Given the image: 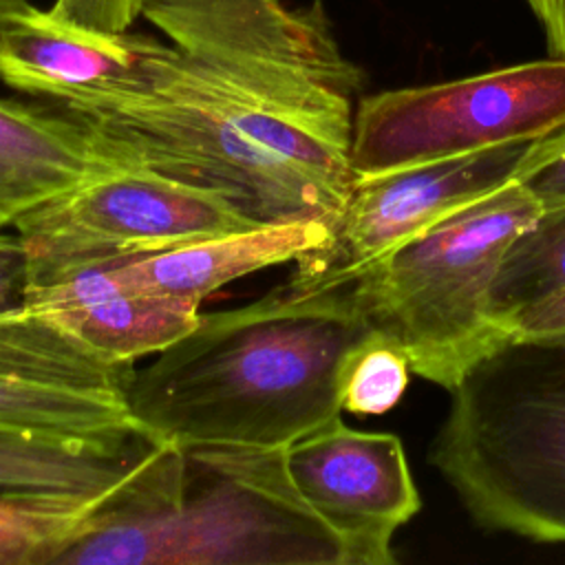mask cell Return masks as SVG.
<instances>
[{
  "mask_svg": "<svg viewBox=\"0 0 565 565\" xmlns=\"http://www.w3.org/2000/svg\"><path fill=\"white\" fill-rule=\"evenodd\" d=\"M373 333L347 280L296 269L249 305L201 313L135 369L126 404L161 441L289 446L340 417L347 360Z\"/></svg>",
  "mask_w": 565,
  "mask_h": 565,
  "instance_id": "obj_1",
  "label": "cell"
},
{
  "mask_svg": "<svg viewBox=\"0 0 565 565\" xmlns=\"http://www.w3.org/2000/svg\"><path fill=\"white\" fill-rule=\"evenodd\" d=\"M287 446L157 441L55 565H347Z\"/></svg>",
  "mask_w": 565,
  "mask_h": 565,
  "instance_id": "obj_2",
  "label": "cell"
},
{
  "mask_svg": "<svg viewBox=\"0 0 565 565\" xmlns=\"http://www.w3.org/2000/svg\"><path fill=\"white\" fill-rule=\"evenodd\" d=\"M430 466L488 532L565 543V340H512L452 391Z\"/></svg>",
  "mask_w": 565,
  "mask_h": 565,
  "instance_id": "obj_3",
  "label": "cell"
},
{
  "mask_svg": "<svg viewBox=\"0 0 565 565\" xmlns=\"http://www.w3.org/2000/svg\"><path fill=\"white\" fill-rule=\"evenodd\" d=\"M541 207L514 181L446 216L349 278L369 324L397 342L411 371L448 393L512 342L492 285L510 241Z\"/></svg>",
  "mask_w": 565,
  "mask_h": 565,
  "instance_id": "obj_4",
  "label": "cell"
},
{
  "mask_svg": "<svg viewBox=\"0 0 565 565\" xmlns=\"http://www.w3.org/2000/svg\"><path fill=\"white\" fill-rule=\"evenodd\" d=\"M40 104L79 126L119 166L212 190L260 223L322 218L335 230L347 201L210 113L143 84Z\"/></svg>",
  "mask_w": 565,
  "mask_h": 565,
  "instance_id": "obj_5",
  "label": "cell"
},
{
  "mask_svg": "<svg viewBox=\"0 0 565 565\" xmlns=\"http://www.w3.org/2000/svg\"><path fill=\"white\" fill-rule=\"evenodd\" d=\"M563 126L565 57L550 55L360 99L349 161L353 177H369L539 141Z\"/></svg>",
  "mask_w": 565,
  "mask_h": 565,
  "instance_id": "obj_6",
  "label": "cell"
},
{
  "mask_svg": "<svg viewBox=\"0 0 565 565\" xmlns=\"http://www.w3.org/2000/svg\"><path fill=\"white\" fill-rule=\"evenodd\" d=\"M13 225L31 260L29 285H38L260 221L212 190L141 168H115L38 205Z\"/></svg>",
  "mask_w": 565,
  "mask_h": 565,
  "instance_id": "obj_7",
  "label": "cell"
},
{
  "mask_svg": "<svg viewBox=\"0 0 565 565\" xmlns=\"http://www.w3.org/2000/svg\"><path fill=\"white\" fill-rule=\"evenodd\" d=\"M534 141L353 177L331 245L296 269L344 282L461 207L516 181Z\"/></svg>",
  "mask_w": 565,
  "mask_h": 565,
  "instance_id": "obj_8",
  "label": "cell"
},
{
  "mask_svg": "<svg viewBox=\"0 0 565 565\" xmlns=\"http://www.w3.org/2000/svg\"><path fill=\"white\" fill-rule=\"evenodd\" d=\"M305 503L342 539L347 565H391L393 534L422 508L399 437L349 428L342 417L287 446Z\"/></svg>",
  "mask_w": 565,
  "mask_h": 565,
  "instance_id": "obj_9",
  "label": "cell"
},
{
  "mask_svg": "<svg viewBox=\"0 0 565 565\" xmlns=\"http://www.w3.org/2000/svg\"><path fill=\"white\" fill-rule=\"evenodd\" d=\"M24 305L51 318L99 358L119 364L157 355L201 318L199 305L135 289L108 265L29 285Z\"/></svg>",
  "mask_w": 565,
  "mask_h": 565,
  "instance_id": "obj_10",
  "label": "cell"
},
{
  "mask_svg": "<svg viewBox=\"0 0 565 565\" xmlns=\"http://www.w3.org/2000/svg\"><path fill=\"white\" fill-rule=\"evenodd\" d=\"M148 35L90 29L29 4L0 31V82L38 99L137 84Z\"/></svg>",
  "mask_w": 565,
  "mask_h": 565,
  "instance_id": "obj_11",
  "label": "cell"
},
{
  "mask_svg": "<svg viewBox=\"0 0 565 565\" xmlns=\"http://www.w3.org/2000/svg\"><path fill=\"white\" fill-rule=\"evenodd\" d=\"M331 241L333 225L329 221H276L113 263L108 269L135 289L201 307L203 298L223 285L274 265L300 263L324 252Z\"/></svg>",
  "mask_w": 565,
  "mask_h": 565,
  "instance_id": "obj_12",
  "label": "cell"
},
{
  "mask_svg": "<svg viewBox=\"0 0 565 565\" xmlns=\"http://www.w3.org/2000/svg\"><path fill=\"white\" fill-rule=\"evenodd\" d=\"M115 168L126 166L60 113L0 99V230Z\"/></svg>",
  "mask_w": 565,
  "mask_h": 565,
  "instance_id": "obj_13",
  "label": "cell"
},
{
  "mask_svg": "<svg viewBox=\"0 0 565 565\" xmlns=\"http://www.w3.org/2000/svg\"><path fill=\"white\" fill-rule=\"evenodd\" d=\"M159 439L73 437L0 424V494L102 501Z\"/></svg>",
  "mask_w": 565,
  "mask_h": 565,
  "instance_id": "obj_14",
  "label": "cell"
},
{
  "mask_svg": "<svg viewBox=\"0 0 565 565\" xmlns=\"http://www.w3.org/2000/svg\"><path fill=\"white\" fill-rule=\"evenodd\" d=\"M132 364L108 362L51 318L18 305L0 311V377L126 397Z\"/></svg>",
  "mask_w": 565,
  "mask_h": 565,
  "instance_id": "obj_15",
  "label": "cell"
},
{
  "mask_svg": "<svg viewBox=\"0 0 565 565\" xmlns=\"http://www.w3.org/2000/svg\"><path fill=\"white\" fill-rule=\"evenodd\" d=\"M0 424L73 437L143 433L126 397L26 384L0 377Z\"/></svg>",
  "mask_w": 565,
  "mask_h": 565,
  "instance_id": "obj_16",
  "label": "cell"
},
{
  "mask_svg": "<svg viewBox=\"0 0 565 565\" xmlns=\"http://www.w3.org/2000/svg\"><path fill=\"white\" fill-rule=\"evenodd\" d=\"M561 291H565V205L541 210L510 241L494 276L492 309L512 333V320L521 311Z\"/></svg>",
  "mask_w": 565,
  "mask_h": 565,
  "instance_id": "obj_17",
  "label": "cell"
},
{
  "mask_svg": "<svg viewBox=\"0 0 565 565\" xmlns=\"http://www.w3.org/2000/svg\"><path fill=\"white\" fill-rule=\"evenodd\" d=\"M97 503L0 494V565H55Z\"/></svg>",
  "mask_w": 565,
  "mask_h": 565,
  "instance_id": "obj_18",
  "label": "cell"
},
{
  "mask_svg": "<svg viewBox=\"0 0 565 565\" xmlns=\"http://www.w3.org/2000/svg\"><path fill=\"white\" fill-rule=\"evenodd\" d=\"M411 362L404 349L375 331L347 360L340 402L353 415H382L404 395L411 380Z\"/></svg>",
  "mask_w": 565,
  "mask_h": 565,
  "instance_id": "obj_19",
  "label": "cell"
},
{
  "mask_svg": "<svg viewBox=\"0 0 565 565\" xmlns=\"http://www.w3.org/2000/svg\"><path fill=\"white\" fill-rule=\"evenodd\" d=\"M516 183L541 210L565 205V126L534 141L516 174Z\"/></svg>",
  "mask_w": 565,
  "mask_h": 565,
  "instance_id": "obj_20",
  "label": "cell"
},
{
  "mask_svg": "<svg viewBox=\"0 0 565 565\" xmlns=\"http://www.w3.org/2000/svg\"><path fill=\"white\" fill-rule=\"evenodd\" d=\"M51 11L90 29L124 33L141 13V0H55Z\"/></svg>",
  "mask_w": 565,
  "mask_h": 565,
  "instance_id": "obj_21",
  "label": "cell"
},
{
  "mask_svg": "<svg viewBox=\"0 0 565 565\" xmlns=\"http://www.w3.org/2000/svg\"><path fill=\"white\" fill-rule=\"evenodd\" d=\"M31 282V260L18 234H0V311L24 302Z\"/></svg>",
  "mask_w": 565,
  "mask_h": 565,
  "instance_id": "obj_22",
  "label": "cell"
},
{
  "mask_svg": "<svg viewBox=\"0 0 565 565\" xmlns=\"http://www.w3.org/2000/svg\"><path fill=\"white\" fill-rule=\"evenodd\" d=\"M514 340H565V291L521 311L512 320Z\"/></svg>",
  "mask_w": 565,
  "mask_h": 565,
  "instance_id": "obj_23",
  "label": "cell"
},
{
  "mask_svg": "<svg viewBox=\"0 0 565 565\" xmlns=\"http://www.w3.org/2000/svg\"><path fill=\"white\" fill-rule=\"evenodd\" d=\"M543 26L552 57H565V0H525Z\"/></svg>",
  "mask_w": 565,
  "mask_h": 565,
  "instance_id": "obj_24",
  "label": "cell"
},
{
  "mask_svg": "<svg viewBox=\"0 0 565 565\" xmlns=\"http://www.w3.org/2000/svg\"><path fill=\"white\" fill-rule=\"evenodd\" d=\"M29 4H31L29 0H0V31L11 20V15H15L18 11H24Z\"/></svg>",
  "mask_w": 565,
  "mask_h": 565,
  "instance_id": "obj_25",
  "label": "cell"
}]
</instances>
